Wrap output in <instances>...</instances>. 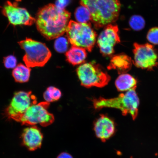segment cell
Listing matches in <instances>:
<instances>
[{
  "label": "cell",
  "instance_id": "2e32d148",
  "mask_svg": "<svg viewBox=\"0 0 158 158\" xmlns=\"http://www.w3.org/2000/svg\"><path fill=\"white\" fill-rule=\"evenodd\" d=\"M115 86L118 91H127L137 87V81L127 74H122L115 81Z\"/></svg>",
  "mask_w": 158,
  "mask_h": 158
},
{
  "label": "cell",
  "instance_id": "ba28073f",
  "mask_svg": "<svg viewBox=\"0 0 158 158\" xmlns=\"http://www.w3.org/2000/svg\"><path fill=\"white\" fill-rule=\"evenodd\" d=\"M37 103L36 97L31 92L15 93L9 106L6 109V114L9 118L19 122L21 116L30 106Z\"/></svg>",
  "mask_w": 158,
  "mask_h": 158
},
{
  "label": "cell",
  "instance_id": "9c48e42d",
  "mask_svg": "<svg viewBox=\"0 0 158 158\" xmlns=\"http://www.w3.org/2000/svg\"><path fill=\"white\" fill-rule=\"evenodd\" d=\"M133 62L138 68L152 70L158 65V55L152 45L134 43Z\"/></svg>",
  "mask_w": 158,
  "mask_h": 158
},
{
  "label": "cell",
  "instance_id": "44dd1931",
  "mask_svg": "<svg viewBox=\"0 0 158 158\" xmlns=\"http://www.w3.org/2000/svg\"><path fill=\"white\" fill-rule=\"evenodd\" d=\"M69 40L66 37L60 36L56 38L54 43V48L60 53L67 52L69 46Z\"/></svg>",
  "mask_w": 158,
  "mask_h": 158
},
{
  "label": "cell",
  "instance_id": "e0dca14e",
  "mask_svg": "<svg viewBox=\"0 0 158 158\" xmlns=\"http://www.w3.org/2000/svg\"><path fill=\"white\" fill-rule=\"evenodd\" d=\"M31 69L22 64L17 65L13 71L12 75L16 82L24 83L28 81Z\"/></svg>",
  "mask_w": 158,
  "mask_h": 158
},
{
  "label": "cell",
  "instance_id": "d4e9b609",
  "mask_svg": "<svg viewBox=\"0 0 158 158\" xmlns=\"http://www.w3.org/2000/svg\"><path fill=\"white\" fill-rule=\"evenodd\" d=\"M57 158H73L72 155L67 152H63L59 155Z\"/></svg>",
  "mask_w": 158,
  "mask_h": 158
},
{
  "label": "cell",
  "instance_id": "5b68a950",
  "mask_svg": "<svg viewBox=\"0 0 158 158\" xmlns=\"http://www.w3.org/2000/svg\"><path fill=\"white\" fill-rule=\"evenodd\" d=\"M18 43L25 51L23 60L29 68L44 66L51 58V52L44 43L27 38Z\"/></svg>",
  "mask_w": 158,
  "mask_h": 158
},
{
  "label": "cell",
  "instance_id": "ac0fdd59",
  "mask_svg": "<svg viewBox=\"0 0 158 158\" xmlns=\"http://www.w3.org/2000/svg\"><path fill=\"white\" fill-rule=\"evenodd\" d=\"M75 17L78 23H90L91 21L89 11L86 7L81 5L76 10Z\"/></svg>",
  "mask_w": 158,
  "mask_h": 158
},
{
  "label": "cell",
  "instance_id": "3957f363",
  "mask_svg": "<svg viewBox=\"0 0 158 158\" xmlns=\"http://www.w3.org/2000/svg\"><path fill=\"white\" fill-rule=\"evenodd\" d=\"M137 87L131 89L125 94L111 98H100L93 100L95 109L100 110L104 108L117 109L121 110L123 115L129 114L133 120L137 117L139 98L136 92Z\"/></svg>",
  "mask_w": 158,
  "mask_h": 158
},
{
  "label": "cell",
  "instance_id": "52a82bcc",
  "mask_svg": "<svg viewBox=\"0 0 158 158\" xmlns=\"http://www.w3.org/2000/svg\"><path fill=\"white\" fill-rule=\"evenodd\" d=\"M50 103L45 102L33 104L21 116L19 122L22 125L35 126L39 124L43 127L50 125L54 122V115L48 109Z\"/></svg>",
  "mask_w": 158,
  "mask_h": 158
},
{
  "label": "cell",
  "instance_id": "7a4b0ae2",
  "mask_svg": "<svg viewBox=\"0 0 158 158\" xmlns=\"http://www.w3.org/2000/svg\"><path fill=\"white\" fill-rule=\"evenodd\" d=\"M80 4L88 9L91 21L97 29L117 21L121 8L120 0H81Z\"/></svg>",
  "mask_w": 158,
  "mask_h": 158
},
{
  "label": "cell",
  "instance_id": "277c9868",
  "mask_svg": "<svg viewBox=\"0 0 158 158\" xmlns=\"http://www.w3.org/2000/svg\"><path fill=\"white\" fill-rule=\"evenodd\" d=\"M66 32L69 42L73 46L81 47L91 52L96 40V31L90 23L69 22Z\"/></svg>",
  "mask_w": 158,
  "mask_h": 158
},
{
  "label": "cell",
  "instance_id": "ffe728a7",
  "mask_svg": "<svg viewBox=\"0 0 158 158\" xmlns=\"http://www.w3.org/2000/svg\"><path fill=\"white\" fill-rule=\"evenodd\" d=\"M130 27L135 31H139L145 27V21L143 17L139 15H133L129 20Z\"/></svg>",
  "mask_w": 158,
  "mask_h": 158
},
{
  "label": "cell",
  "instance_id": "cb8c5ba5",
  "mask_svg": "<svg viewBox=\"0 0 158 158\" xmlns=\"http://www.w3.org/2000/svg\"><path fill=\"white\" fill-rule=\"evenodd\" d=\"M70 2V0H56L55 5L58 8L64 9Z\"/></svg>",
  "mask_w": 158,
  "mask_h": 158
},
{
  "label": "cell",
  "instance_id": "7c38bea8",
  "mask_svg": "<svg viewBox=\"0 0 158 158\" xmlns=\"http://www.w3.org/2000/svg\"><path fill=\"white\" fill-rule=\"evenodd\" d=\"M94 130L97 137L102 141H106L114 135L115 124L110 118L102 114L95 122Z\"/></svg>",
  "mask_w": 158,
  "mask_h": 158
},
{
  "label": "cell",
  "instance_id": "603a6c76",
  "mask_svg": "<svg viewBox=\"0 0 158 158\" xmlns=\"http://www.w3.org/2000/svg\"><path fill=\"white\" fill-rule=\"evenodd\" d=\"M3 63L6 68L13 69L17 66V60L13 55H9L4 58Z\"/></svg>",
  "mask_w": 158,
  "mask_h": 158
},
{
  "label": "cell",
  "instance_id": "8992f818",
  "mask_svg": "<svg viewBox=\"0 0 158 158\" xmlns=\"http://www.w3.org/2000/svg\"><path fill=\"white\" fill-rule=\"evenodd\" d=\"M81 84L85 87L102 88L107 85L110 77L100 65L94 62L84 63L77 69Z\"/></svg>",
  "mask_w": 158,
  "mask_h": 158
},
{
  "label": "cell",
  "instance_id": "8fae6325",
  "mask_svg": "<svg viewBox=\"0 0 158 158\" xmlns=\"http://www.w3.org/2000/svg\"><path fill=\"white\" fill-rule=\"evenodd\" d=\"M2 13L8 19L10 23L13 25L31 26L35 22V19L31 16L26 9L19 7L9 1L6 3Z\"/></svg>",
  "mask_w": 158,
  "mask_h": 158
},
{
  "label": "cell",
  "instance_id": "4fadbf2b",
  "mask_svg": "<svg viewBox=\"0 0 158 158\" xmlns=\"http://www.w3.org/2000/svg\"><path fill=\"white\" fill-rule=\"evenodd\" d=\"M23 143L30 151H34L41 147L43 135L40 129L36 126H32L25 128L22 135Z\"/></svg>",
  "mask_w": 158,
  "mask_h": 158
},
{
  "label": "cell",
  "instance_id": "6da1fadb",
  "mask_svg": "<svg viewBox=\"0 0 158 158\" xmlns=\"http://www.w3.org/2000/svg\"><path fill=\"white\" fill-rule=\"evenodd\" d=\"M71 13L52 4L40 9L35 23L38 31L49 40L58 38L66 32Z\"/></svg>",
  "mask_w": 158,
  "mask_h": 158
},
{
  "label": "cell",
  "instance_id": "9a60e30c",
  "mask_svg": "<svg viewBox=\"0 0 158 158\" xmlns=\"http://www.w3.org/2000/svg\"><path fill=\"white\" fill-rule=\"evenodd\" d=\"M66 56L67 60L73 65L83 64L87 57L86 49L81 47L72 46L67 51Z\"/></svg>",
  "mask_w": 158,
  "mask_h": 158
},
{
  "label": "cell",
  "instance_id": "d6986e66",
  "mask_svg": "<svg viewBox=\"0 0 158 158\" xmlns=\"http://www.w3.org/2000/svg\"><path fill=\"white\" fill-rule=\"evenodd\" d=\"M62 95L60 91L54 86L49 87L44 92V98L45 102H52L59 99Z\"/></svg>",
  "mask_w": 158,
  "mask_h": 158
},
{
  "label": "cell",
  "instance_id": "7402d4cb",
  "mask_svg": "<svg viewBox=\"0 0 158 158\" xmlns=\"http://www.w3.org/2000/svg\"><path fill=\"white\" fill-rule=\"evenodd\" d=\"M147 39L152 44L158 45V27H154L149 30L147 33Z\"/></svg>",
  "mask_w": 158,
  "mask_h": 158
},
{
  "label": "cell",
  "instance_id": "30bf717a",
  "mask_svg": "<svg viewBox=\"0 0 158 158\" xmlns=\"http://www.w3.org/2000/svg\"><path fill=\"white\" fill-rule=\"evenodd\" d=\"M119 30L117 25H108L99 35L97 43L103 56H110L114 52V47L120 42Z\"/></svg>",
  "mask_w": 158,
  "mask_h": 158
},
{
  "label": "cell",
  "instance_id": "5bb4252c",
  "mask_svg": "<svg viewBox=\"0 0 158 158\" xmlns=\"http://www.w3.org/2000/svg\"><path fill=\"white\" fill-rule=\"evenodd\" d=\"M131 65V60L129 57L123 54H120L112 57L108 68L116 69L120 73H124L129 70Z\"/></svg>",
  "mask_w": 158,
  "mask_h": 158
}]
</instances>
